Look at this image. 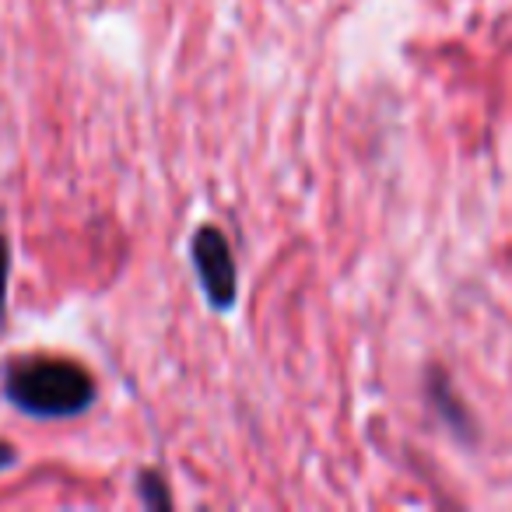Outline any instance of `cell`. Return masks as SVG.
Wrapping results in <instances>:
<instances>
[{
	"mask_svg": "<svg viewBox=\"0 0 512 512\" xmlns=\"http://www.w3.org/2000/svg\"><path fill=\"white\" fill-rule=\"evenodd\" d=\"M4 393L32 418H74L92 407L95 383L71 358H25L8 372Z\"/></svg>",
	"mask_w": 512,
	"mask_h": 512,
	"instance_id": "cell-1",
	"label": "cell"
},
{
	"mask_svg": "<svg viewBox=\"0 0 512 512\" xmlns=\"http://www.w3.org/2000/svg\"><path fill=\"white\" fill-rule=\"evenodd\" d=\"M190 256H193V271L200 278L207 302L218 313H228L235 306V295H239V274H235V260L228 239L221 235V228L214 225H200L193 232L190 242Z\"/></svg>",
	"mask_w": 512,
	"mask_h": 512,
	"instance_id": "cell-2",
	"label": "cell"
},
{
	"mask_svg": "<svg viewBox=\"0 0 512 512\" xmlns=\"http://www.w3.org/2000/svg\"><path fill=\"white\" fill-rule=\"evenodd\" d=\"M432 397H435V407H439V411L446 414L449 425H453L456 432H467V428H470V418L460 411V404H456V397L446 390V379H442V376H435V379H432Z\"/></svg>",
	"mask_w": 512,
	"mask_h": 512,
	"instance_id": "cell-3",
	"label": "cell"
},
{
	"mask_svg": "<svg viewBox=\"0 0 512 512\" xmlns=\"http://www.w3.org/2000/svg\"><path fill=\"white\" fill-rule=\"evenodd\" d=\"M137 484H141V498L148 509H169L172 505V495L165 491L162 477H158L155 470H144V474L137 477Z\"/></svg>",
	"mask_w": 512,
	"mask_h": 512,
	"instance_id": "cell-4",
	"label": "cell"
},
{
	"mask_svg": "<svg viewBox=\"0 0 512 512\" xmlns=\"http://www.w3.org/2000/svg\"><path fill=\"white\" fill-rule=\"evenodd\" d=\"M8 278H11V242L0 235V309L8 302Z\"/></svg>",
	"mask_w": 512,
	"mask_h": 512,
	"instance_id": "cell-5",
	"label": "cell"
},
{
	"mask_svg": "<svg viewBox=\"0 0 512 512\" xmlns=\"http://www.w3.org/2000/svg\"><path fill=\"white\" fill-rule=\"evenodd\" d=\"M11 463H15V449H11L8 442H0V470L11 467Z\"/></svg>",
	"mask_w": 512,
	"mask_h": 512,
	"instance_id": "cell-6",
	"label": "cell"
}]
</instances>
